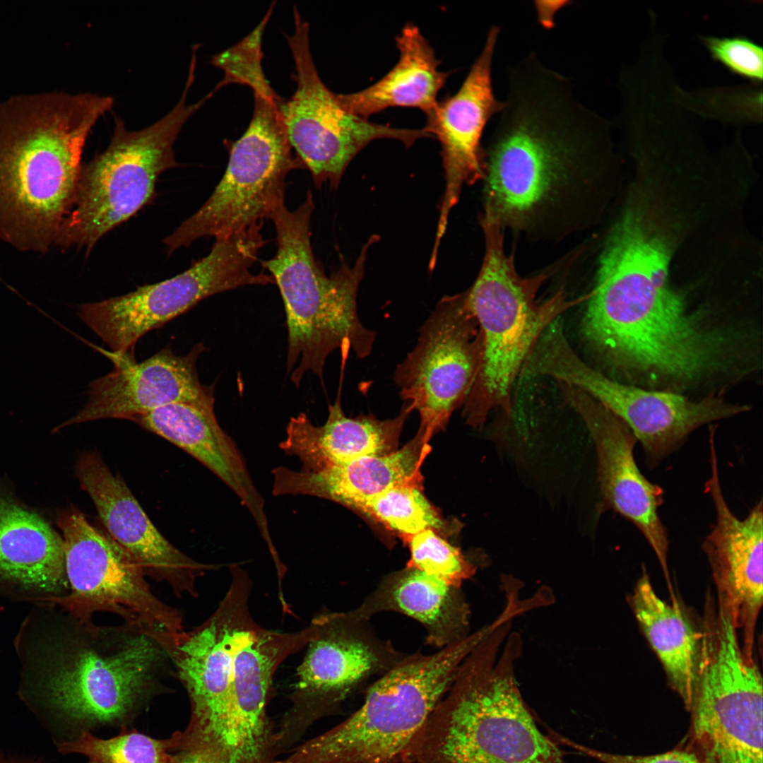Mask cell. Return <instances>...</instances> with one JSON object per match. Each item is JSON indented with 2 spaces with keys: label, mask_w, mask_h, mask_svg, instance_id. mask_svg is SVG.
Instances as JSON below:
<instances>
[{
  "label": "cell",
  "mask_w": 763,
  "mask_h": 763,
  "mask_svg": "<svg viewBox=\"0 0 763 763\" xmlns=\"http://www.w3.org/2000/svg\"><path fill=\"white\" fill-rule=\"evenodd\" d=\"M481 224L485 258L475 283L465 292L482 333L483 357L461 407L466 423L474 428L482 427L493 410L511 415L514 386L540 333L567 310L588 298L587 293L569 300L559 290L547 300H538L548 273L520 276L512 256L505 253L500 223L484 214Z\"/></svg>",
  "instance_id": "7"
},
{
  "label": "cell",
  "mask_w": 763,
  "mask_h": 763,
  "mask_svg": "<svg viewBox=\"0 0 763 763\" xmlns=\"http://www.w3.org/2000/svg\"><path fill=\"white\" fill-rule=\"evenodd\" d=\"M203 350L202 344H196L187 354L178 355L168 346L141 362L112 355V371L89 384L83 408L52 433L100 419L131 420L174 403L214 410L213 386L201 384L196 369V360Z\"/></svg>",
  "instance_id": "21"
},
{
  "label": "cell",
  "mask_w": 763,
  "mask_h": 763,
  "mask_svg": "<svg viewBox=\"0 0 763 763\" xmlns=\"http://www.w3.org/2000/svg\"><path fill=\"white\" fill-rule=\"evenodd\" d=\"M295 30L287 36L294 59L297 88L282 112L288 138L303 168L317 187H336L352 159L371 141L396 139L407 147L431 137L424 129H409L372 123L347 110L321 80L309 42V25L293 11Z\"/></svg>",
  "instance_id": "16"
},
{
  "label": "cell",
  "mask_w": 763,
  "mask_h": 763,
  "mask_svg": "<svg viewBox=\"0 0 763 763\" xmlns=\"http://www.w3.org/2000/svg\"><path fill=\"white\" fill-rule=\"evenodd\" d=\"M711 59L728 71L746 78L753 84H762L763 51L761 46L744 36H699Z\"/></svg>",
  "instance_id": "36"
},
{
  "label": "cell",
  "mask_w": 763,
  "mask_h": 763,
  "mask_svg": "<svg viewBox=\"0 0 763 763\" xmlns=\"http://www.w3.org/2000/svg\"><path fill=\"white\" fill-rule=\"evenodd\" d=\"M725 617L704 624L690 728L680 743L706 763H762V679Z\"/></svg>",
  "instance_id": "10"
},
{
  "label": "cell",
  "mask_w": 763,
  "mask_h": 763,
  "mask_svg": "<svg viewBox=\"0 0 763 763\" xmlns=\"http://www.w3.org/2000/svg\"><path fill=\"white\" fill-rule=\"evenodd\" d=\"M406 541L410 552L407 567L455 587H461L475 574V565L434 530H425Z\"/></svg>",
  "instance_id": "34"
},
{
  "label": "cell",
  "mask_w": 763,
  "mask_h": 763,
  "mask_svg": "<svg viewBox=\"0 0 763 763\" xmlns=\"http://www.w3.org/2000/svg\"><path fill=\"white\" fill-rule=\"evenodd\" d=\"M114 102L53 92L0 103V239L22 251L55 244L74 202L87 138Z\"/></svg>",
  "instance_id": "4"
},
{
  "label": "cell",
  "mask_w": 763,
  "mask_h": 763,
  "mask_svg": "<svg viewBox=\"0 0 763 763\" xmlns=\"http://www.w3.org/2000/svg\"><path fill=\"white\" fill-rule=\"evenodd\" d=\"M558 385L564 401L579 415L593 440L604 502L641 533L671 588L668 537L658 512L663 491L646 479L637 466L634 456L635 437L620 418L593 398L572 386Z\"/></svg>",
  "instance_id": "19"
},
{
  "label": "cell",
  "mask_w": 763,
  "mask_h": 763,
  "mask_svg": "<svg viewBox=\"0 0 763 763\" xmlns=\"http://www.w3.org/2000/svg\"><path fill=\"white\" fill-rule=\"evenodd\" d=\"M310 222V215L302 211L276 216L277 251L261 262L283 301L287 372L296 386L309 372L323 379L326 358L334 350L341 351L344 364L350 351L359 358L367 357L376 338L359 319L357 294L367 252L378 237L369 238L353 266L343 264L328 276L313 254Z\"/></svg>",
  "instance_id": "6"
},
{
  "label": "cell",
  "mask_w": 763,
  "mask_h": 763,
  "mask_svg": "<svg viewBox=\"0 0 763 763\" xmlns=\"http://www.w3.org/2000/svg\"><path fill=\"white\" fill-rule=\"evenodd\" d=\"M413 411L403 402L398 415L379 420L372 414L347 417L340 396L329 406L324 424L314 425L304 413L291 418L280 449L297 458L302 470L317 471L367 456H384L398 449L404 424Z\"/></svg>",
  "instance_id": "27"
},
{
  "label": "cell",
  "mask_w": 763,
  "mask_h": 763,
  "mask_svg": "<svg viewBox=\"0 0 763 763\" xmlns=\"http://www.w3.org/2000/svg\"><path fill=\"white\" fill-rule=\"evenodd\" d=\"M711 475L704 485L711 498L716 522L702 549L709 561L718 598L743 632V653L753 657L755 627L762 605V501L747 517L738 519L722 491L715 441L709 438Z\"/></svg>",
  "instance_id": "23"
},
{
  "label": "cell",
  "mask_w": 763,
  "mask_h": 763,
  "mask_svg": "<svg viewBox=\"0 0 763 763\" xmlns=\"http://www.w3.org/2000/svg\"><path fill=\"white\" fill-rule=\"evenodd\" d=\"M486 636L466 657L449 689L410 743L408 763H569L538 727L519 690L513 661L521 639Z\"/></svg>",
  "instance_id": "5"
},
{
  "label": "cell",
  "mask_w": 763,
  "mask_h": 763,
  "mask_svg": "<svg viewBox=\"0 0 763 763\" xmlns=\"http://www.w3.org/2000/svg\"><path fill=\"white\" fill-rule=\"evenodd\" d=\"M62 754H79L85 763H170V738L155 739L136 729L122 728L110 738H100L82 731L74 738L61 741Z\"/></svg>",
  "instance_id": "32"
},
{
  "label": "cell",
  "mask_w": 763,
  "mask_h": 763,
  "mask_svg": "<svg viewBox=\"0 0 763 763\" xmlns=\"http://www.w3.org/2000/svg\"><path fill=\"white\" fill-rule=\"evenodd\" d=\"M172 752L170 763H223L218 750L204 745H189Z\"/></svg>",
  "instance_id": "38"
},
{
  "label": "cell",
  "mask_w": 763,
  "mask_h": 763,
  "mask_svg": "<svg viewBox=\"0 0 763 763\" xmlns=\"http://www.w3.org/2000/svg\"><path fill=\"white\" fill-rule=\"evenodd\" d=\"M194 80L187 77L175 107L148 127L129 131L114 117L107 148L82 165L72 208L55 244L84 248L88 254L104 235L154 198L160 174L177 165L173 147L182 127L205 102L187 103Z\"/></svg>",
  "instance_id": "9"
},
{
  "label": "cell",
  "mask_w": 763,
  "mask_h": 763,
  "mask_svg": "<svg viewBox=\"0 0 763 763\" xmlns=\"http://www.w3.org/2000/svg\"><path fill=\"white\" fill-rule=\"evenodd\" d=\"M474 648L466 637L432 654H406L367 690L362 705L277 763H401L413 738Z\"/></svg>",
  "instance_id": "8"
},
{
  "label": "cell",
  "mask_w": 763,
  "mask_h": 763,
  "mask_svg": "<svg viewBox=\"0 0 763 763\" xmlns=\"http://www.w3.org/2000/svg\"><path fill=\"white\" fill-rule=\"evenodd\" d=\"M76 475L109 536L138 562L146 575L165 582L175 595L197 596L196 583L220 564H203L173 546L155 528L127 485L93 451L81 454Z\"/></svg>",
  "instance_id": "22"
},
{
  "label": "cell",
  "mask_w": 763,
  "mask_h": 763,
  "mask_svg": "<svg viewBox=\"0 0 763 763\" xmlns=\"http://www.w3.org/2000/svg\"><path fill=\"white\" fill-rule=\"evenodd\" d=\"M429 440L418 430L402 448L387 455L367 456L317 471L277 467L271 471L272 494L313 496L357 511L386 490L420 478Z\"/></svg>",
  "instance_id": "26"
},
{
  "label": "cell",
  "mask_w": 763,
  "mask_h": 763,
  "mask_svg": "<svg viewBox=\"0 0 763 763\" xmlns=\"http://www.w3.org/2000/svg\"><path fill=\"white\" fill-rule=\"evenodd\" d=\"M401 763H408L407 761H403Z\"/></svg>",
  "instance_id": "40"
},
{
  "label": "cell",
  "mask_w": 763,
  "mask_h": 763,
  "mask_svg": "<svg viewBox=\"0 0 763 763\" xmlns=\"http://www.w3.org/2000/svg\"><path fill=\"white\" fill-rule=\"evenodd\" d=\"M552 739L602 763H706L688 747L678 743L673 750L655 755H632L612 753L586 746L552 730Z\"/></svg>",
  "instance_id": "37"
},
{
  "label": "cell",
  "mask_w": 763,
  "mask_h": 763,
  "mask_svg": "<svg viewBox=\"0 0 763 763\" xmlns=\"http://www.w3.org/2000/svg\"><path fill=\"white\" fill-rule=\"evenodd\" d=\"M531 369L535 377H548L580 389L620 418L640 442L649 468L656 467L701 426L749 409L718 393L692 400L680 393L611 379L581 360L560 331L540 343Z\"/></svg>",
  "instance_id": "13"
},
{
  "label": "cell",
  "mask_w": 763,
  "mask_h": 763,
  "mask_svg": "<svg viewBox=\"0 0 763 763\" xmlns=\"http://www.w3.org/2000/svg\"><path fill=\"white\" fill-rule=\"evenodd\" d=\"M487 153L485 211L502 227L526 229L587 192L589 175L612 160L613 126L536 52L509 65Z\"/></svg>",
  "instance_id": "1"
},
{
  "label": "cell",
  "mask_w": 763,
  "mask_h": 763,
  "mask_svg": "<svg viewBox=\"0 0 763 763\" xmlns=\"http://www.w3.org/2000/svg\"><path fill=\"white\" fill-rule=\"evenodd\" d=\"M350 612L365 620L382 612L403 614L425 627L427 644L439 649L469 634L471 611L461 587L407 566L385 576Z\"/></svg>",
  "instance_id": "28"
},
{
  "label": "cell",
  "mask_w": 763,
  "mask_h": 763,
  "mask_svg": "<svg viewBox=\"0 0 763 763\" xmlns=\"http://www.w3.org/2000/svg\"><path fill=\"white\" fill-rule=\"evenodd\" d=\"M273 7L272 5L261 23L245 38L212 58L211 63L225 72L222 85L237 83L249 86L253 91L270 85L261 66V39Z\"/></svg>",
  "instance_id": "35"
},
{
  "label": "cell",
  "mask_w": 763,
  "mask_h": 763,
  "mask_svg": "<svg viewBox=\"0 0 763 763\" xmlns=\"http://www.w3.org/2000/svg\"><path fill=\"white\" fill-rule=\"evenodd\" d=\"M675 97L684 110L702 118L740 126L762 122V84L694 90H683L678 85Z\"/></svg>",
  "instance_id": "33"
},
{
  "label": "cell",
  "mask_w": 763,
  "mask_h": 763,
  "mask_svg": "<svg viewBox=\"0 0 763 763\" xmlns=\"http://www.w3.org/2000/svg\"><path fill=\"white\" fill-rule=\"evenodd\" d=\"M68 592L61 536L0 479V596L35 604Z\"/></svg>",
  "instance_id": "24"
},
{
  "label": "cell",
  "mask_w": 763,
  "mask_h": 763,
  "mask_svg": "<svg viewBox=\"0 0 763 763\" xmlns=\"http://www.w3.org/2000/svg\"><path fill=\"white\" fill-rule=\"evenodd\" d=\"M500 28L492 25L480 54L458 92L438 102L426 113L425 129L439 141L445 174L435 239H442L449 215L464 184L485 175L481 139L487 122L501 111L503 101L495 95L492 65Z\"/></svg>",
  "instance_id": "20"
},
{
  "label": "cell",
  "mask_w": 763,
  "mask_h": 763,
  "mask_svg": "<svg viewBox=\"0 0 763 763\" xmlns=\"http://www.w3.org/2000/svg\"><path fill=\"white\" fill-rule=\"evenodd\" d=\"M483 336L466 292L442 298L419 329L413 350L396 368L404 403L420 415L429 439L461 408L483 357Z\"/></svg>",
  "instance_id": "17"
},
{
  "label": "cell",
  "mask_w": 763,
  "mask_h": 763,
  "mask_svg": "<svg viewBox=\"0 0 763 763\" xmlns=\"http://www.w3.org/2000/svg\"><path fill=\"white\" fill-rule=\"evenodd\" d=\"M56 520L62 533L69 592L46 603L83 621L95 613H112L161 641L184 632L180 612L153 593L142 568L109 534L76 508L61 511Z\"/></svg>",
  "instance_id": "14"
},
{
  "label": "cell",
  "mask_w": 763,
  "mask_h": 763,
  "mask_svg": "<svg viewBox=\"0 0 763 763\" xmlns=\"http://www.w3.org/2000/svg\"><path fill=\"white\" fill-rule=\"evenodd\" d=\"M350 610L324 612L312 622L315 633L297 669L290 707L277 729L278 747L290 750L319 720L372 678L382 676L406 656L380 638L369 622Z\"/></svg>",
  "instance_id": "15"
},
{
  "label": "cell",
  "mask_w": 763,
  "mask_h": 763,
  "mask_svg": "<svg viewBox=\"0 0 763 763\" xmlns=\"http://www.w3.org/2000/svg\"><path fill=\"white\" fill-rule=\"evenodd\" d=\"M131 421L181 448L223 481L250 512L268 548L274 547L264 500L238 447L220 426L215 411L174 403Z\"/></svg>",
  "instance_id": "25"
},
{
  "label": "cell",
  "mask_w": 763,
  "mask_h": 763,
  "mask_svg": "<svg viewBox=\"0 0 763 763\" xmlns=\"http://www.w3.org/2000/svg\"><path fill=\"white\" fill-rule=\"evenodd\" d=\"M421 479L390 487L362 504L357 511L406 538L421 531L446 529V523L421 489Z\"/></svg>",
  "instance_id": "31"
},
{
  "label": "cell",
  "mask_w": 763,
  "mask_h": 763,
  "mask_svg": "<svg viewBox=\"0 0 763 763\" xmlns=\"http://www.w3.org/2000/svg\"><path fill=\"white\" fill-rule=\"evenodd\" d=\"M33 605L13 643L20 696L30 706L87 731L122 722L159 690L171 661L158 638Z\"/></svg>",
  "instance_id": "3"
},
{
  "label": "cell",
  "mask_w": 763,
  "mask_h": 763,
  "mask_svg": "<svg viewBox=\"0 0 763 763\" xmlns=\"http://www.w3.org/2000/svg\"><path fill=\"white\" fill-rule=\"evenodd\" d=\"M396 42L399 59L389 73L366 89L338 95L350 112L367 119L388 107H408L426 114L437 105L449 73L438 70L439 61L433 48L413 23L403 28Z\"/></svg>",
  "instance_id": "29"
},
{
  "label": "cell",
  "mask_w": 763,
  "mask_h": 763,
  "mask_svg": "<svg viewBox=\"0 0 763 763\" xmlns=\"http://www.w3.org/2000/svg\"><path fill=\"white\" fill-rule=\"evenodd\" d=\"M251 121L231 143L226 170L203 205L164 239L169 253L205 237L242 231L269 218L284 202L288 173L303 168L294 157L282 105L274 90L254 92Z\"/></svg>",
  "instance_id": "12"
},
{
  "label": "cell",
  "mask_w": 763,
  "mask_h": 763,
  "mask_svg": "<svg viewBox=\"0 0 763 763\" xmlns=\"http://www.w3.org/2000/svg\"><path fill=\"white\" fill-rule=\"evenodd\" d=\"M0 763H36V762H23V761H13V760H11V759L8 760V759H0Z\"/></svg>",
  "instance_id": "39"
},
{
  "label": "cell",
  "mask_w": 763,
  "mask_h": 763,
  "mask_svg": "<svg viewBox=\"0 0 763 763\" xmlns=\"http://www.w3.org/2000/svg\"><path fill=\"white\" fill-rule=\"evenodd\" d=\"M633 613L666 672L669 685L688 711L692 701L700 632L676 599L669 604L656 593L643 569L630 598Z\"/></svg>",
  "instance_id": "30"
},
{
  "label": "cell",
  "mask_w": 763,
  "mask_h": 763,
  "mask_svg": "<svg viewBox=\"0 0 763 763\" xmlns=\"http://www.w3.org/2000/svg\"><path fill=\"white\" fill-rule=\"evenodd\" d=\"M263 223L218 237L211 252L187 270L133 292L80 304L78 315L114 356H130L137 341L211 295L244 285L273 284L252 266L266 240ZM133 358V357H131Z\"/></svg>",
  "instance_id": "11"
},
{
  "label": "cell",
  "mask_w": 763,
  "mask_h": 763,
  "mask_svg": "<svg viewBox=\"0 0 763 763\" xmlns=\"http://www.w3.org/2000/svg\"><path fill=\"white\" fill-rule=\"evenodd\" d=\"M670 252L644 239L613 242L600 256L582 331L607 363L654 390L680 393L743 367L738 333L705 326L670 286Z\"/></svg>",
  "instance_id": "2"
},
{
  "label": "cell",
  "mask_w": 763,
  "mask_h": 763,
  "mask_svg": "<svg viewBox=\"0 0 763 763\" xmlns=\"http://www.w3.org/2000/svg\"><path fill=\"white\" fill-rule=\"evenodd\" d=\"M228 590L215 612L201 625L166 645L172 664L190 701L187 728L205 731L223 717L235 658L261 628L249 606L252 580L237 564L229 567Z\"/></svg>",
  "instance_id": "18"
}]
</instances>
